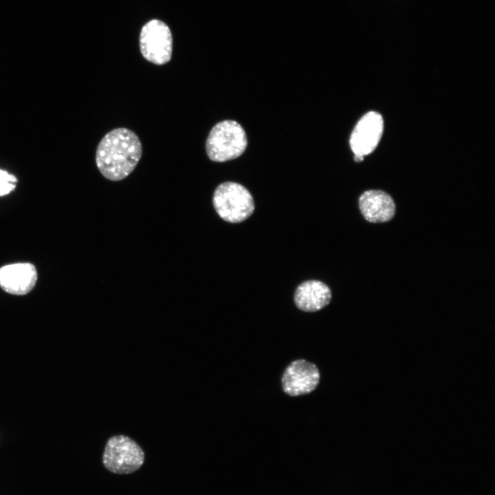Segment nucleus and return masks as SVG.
I'll return each instance as SVG.
<instances>
[{"label":"nucleus","mask_w":495,"mask_h":495,"mask_svg":"<svg viewBox=\"0 0 495 495\" xmlns=\"http://www.w3.org/2000/svg\"><path fill=\"white\" fill-rule=\"evenodd\" d=\"M142 153L138 135L129 129L117 128L108 132L99 142L96 163L106 179L120 181L132 173Z\"/></svg>","instance_id":"obj_1"},{"label":"nucleus","mask_w":495,"mask_h":495,"mask_svg":"<svg viewBox=\"0 0 495 495\" xmlns=\"http://www.w3.org/2000/svg\"><path fill=\"white\" fill-rule=\"evenodd\" d=\"M248 144L243 128L234 120L217 123L210 131L206 150L210 160L224 162L241 155Z\"/></svg>","instance_id":"obj_2"},{"label":"nucleus","mask_w":495,"mask_h":495,"mask_svg":"<svg viewBox=\"0 0 495 495\" xmlns=\"http://www.w3.org/2000/svg\"><path fill=\"white\" fill-rule=\"evenodd\" d=\"M212 203L219 216L232 223L245 221L254 210V199L249 190L233 182H226L217 187Z\"/></svg>","instance_id":"obj_3"},{"label":"nucleus","mask_w":495,"mask_h":495,"mask_svg":"<svg viewBox=\"0 0 495 495\" xmlns=\"http://www.w3.org/2000/svg\"><path fill=\"white\" fill-rule=\"evenodd\" d=\"M144 453L129 437L119 434L109 438L102 454V463L109 472L118 474L133 473L142 465Z\"/></svg>","instance_id":"obj_4"},{"label":"nucleus","mask_w":495,"mask_h":495,"mask_svg":"<svg viewBox=\"0 0 495 495\" xmlns=\"http://www.w3.org/2000/svg\"><path fill=\"white\" fill-rule=\"evenodd\" d=\"M173 39L168 27L162 21L153 19L142 28L140 47L142 56L151 63L162 65L171 58Z\"/></svg>","instance_id":"obj_5"},{"label":"nucleus","mask_w":495,"mask_h":495,"mask_svg":"<svg viewBox=\"0 0 495 495\" xmlns=\"http://www.w3.org/2000/svg\"><path fill=\"white\" fill-rule=\"evenodd\" d=\"M319 381L318 367L311 362L300 359L294 360L285 368L281 384L286 394L296 397L314 391Z\"/></svg>","instance_id":"obj_6"},{"label":"nucleus","mask_w":495,"mask_h":495,"mask_svg":"<svg viewBox=\"0 0 495 495\" xmlns=\"http://www.w3.org/2000/svg\"><path fill=\"white\" fill-rule=\"evenodd\" d=\"M384 129L382 116L375 111L364 115L355 125L350 138V146L355 155L364 157L377 147Z\"/></svg>","instance_id":"obj_7"},{"label":"nucleus","mask_w":495,"mask_h":495,"mask_svg":"<svg viewBox=\"0 0 495 495\" xmlns=\"http://www.w3.org/2000/svg\"><path fill=\"white\" fill-rule=\"evenodd\" d=\"M38 273L30 263H16L0 267V287L17 296L30 293L36 285Z\"/></svg>","instance_id":"obj_8"},{"label":"nucleus","mask_w":495,"mask_h":495,"mask_svg":"<svg viewBox=\"0 0 495 495\" xmlns=\"http://www.w3.org/2000/svg\"><path fill=\"white\" fill-rule=\"evenodd\" d=\"M359 208L364 219L371 223H384L395 214V204L387 192L381 190H368L359 197Z\"/></svg>","instance_id":"obj_9"},{"label":"nucleus","mask_w":495,"mask_h":495,"mask_svg":"<svg viewBox=\"0 0 495 495\" xmlns=\"http://www.w3.org/2000/svg\"><path fill=\"white\" fill-rule=\"evenodd\" d=\"M294 299L299 309L306 312H314L329 304L331 292L324 283L310 280L298 285L295 291Z\"/></svg>","instance_id":"obj_10"},{"label":"nucleus","mask_w":495,"mask_h":495,"mask_svg":"<svg viewBox=\"0 0 495 495\" xmlns=\"http://www.w3.org/2000/svg\"><path fill=\"white\" fill-rule=\"evenodd\" d=\"M17 179L6 170L0 169V197L13 191L16 186Z\"/></svg>","instance_id":"obj_11"},{"label":"nucleus","mask_w":495,"mask_h":495,"mask_svg":"<svg viewBox=\"0 0 495 495\" xmlns=\"http://www.w3.org/2000/svg\"><path fill=\"white\" fill-rule=\"evenodd\" d=\"M363 160H364V157H362V156L354 155V160L356 162H360L363 161Z\"/></svg>","instance_id":"obj_12"}]
</instances>
